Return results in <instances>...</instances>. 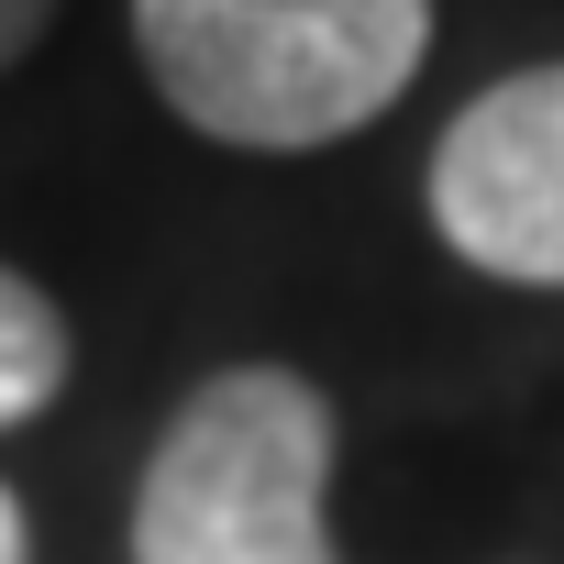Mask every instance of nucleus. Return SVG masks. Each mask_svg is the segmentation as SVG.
Here are the masks:
<instances>
[{
	"mask_svg": "<svg viewBox=\"0 0 564 564\" xmlns=\"http://www.w3.org/2000/svg\"><path fill=\"white\" fill-rule=\"evenodd\" d=\"M67 366H78L67 311L34 289L23 265H0V432L45 421V410H56V388H67Z\"/></svg>",
	"mask_w": 564,
	"mask_h": 564,
	"instance_id": "obj_4",
	"label": "nucleus"
},
{
	"mask_svg": "<svg viewBox=\"0 0 564 564\" xmlns=\"http://www.w3.org/2000/svg\"><path fill=\"white\" fill-rule=\"evenodd\" d=\"M45 23H56V0H0V67H23L45 45Z\"/></svg>",
	"mask_w": 564,
	"mask_h": 564,
	"instance_id": "obj_5",
	"label": "nucleus"
},
{
	"mask_svg": "<svg viewBox=\"0 0 564 564\" xmlns=\"http://www.w3.org/2000/svg\"><path fill=\"white\" fill-rule=\"evenodd\" d=\"M432 232L498 289H564V56L487 78L432 144Z\"/></svg>",
	"mask_w": 564,
	"mask_h": 564,
	"instance_id": "obj_3",
	"label": "nucleus"
},
{
	"mask_svg": "<svg viewBox=\"0 0 564 564\" xmlns=\"http://www.w3.org/2000/svg\"><path fill=\"white\" fill-rule=\"evenodd\" d=\"M0 564H34V531H23V498L0 487Z\"/></svg>",
	"mask_w": 564,
	"mask_h": 564,
	"instance_id": "obj_6",
	"label": "nucleus"
},
{
	"mask_svg": "<svg viewBox=\"0 0 564 564\" xmlns=\"http://www.w3.org/2000/svg\"><path fill=\"white\" fill-rule=\"evenodd\" d=\"M155 100L243 155H311L399 111L432 56V0H133Z\"/></svg>",
	"mask_w": 564,
	"mask_h": 564,
	"instance_id": "obj_1",
	"label": "nucleus"
},
{
	"mask_svg": "<svg viewBox=\"0 0 564 564\" xmlns=\"http://www.w3.org/2000/svg\"><path fill=\"white\" fill-rule=\"evenodd\" d=\"M344 421L300 366L199 377L133 487V564H344L333 553Z\"/></svg>",
	"mask_w": 564,
	"mask_h": 564,
	"instance_id": "obj_2",
	"label": "nucleus"
}]
</instances>
